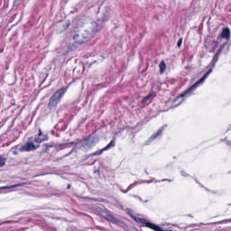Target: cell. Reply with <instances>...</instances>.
<instances>
[{
    "instance_id": "1",
    "label": "cell",
    "mask_w": 231,
    "mask_h": 231,
    "mask_svg": "<svg viewBox=\"0 0 231 231\" xmlns=\"http://www.w3.org/2000/svg\"><path fill=\"white\" fill-rule=\"evenodd\" d=\"M98 30V25L90 17L81 19L75 28L73 40L79 44H82L90 40Z\"/></svg>"
},
{
    "instance_id": "2",
    "label": "cell",
    "mask_w": 231,
    "mask_h": 231,
    "mask_svg": "<svg viewBox=\"0 0 231 231\" xmlns=\"http://www.w3.org/2000/svg\"><path fill=\"white\" fill-rule=\"evenodd\" d=\"M64 93H65V88H62L61 90H58L57 92L51 97V98H50V100L49 104H48L50 108L54 107L56 104L59 103V101L61 100V98L63 97Z\"/></svg>"
},
{
    "instance_id": "3",
    "label": "cell",
    "mask_w": 231,
    "mask_h": 231,
    "mask_svg": "<svg viewBox=\"0 0 231 231\" xmlns=\"http://www.w3.org/2000/svg\"><path fill=\"white\" fill-rule=\"evenodd\" d=\"M36 148H37V146H36L33 142H29L27 143L25 146H23L21 148V151H30L35 150Z\"/></svg>"
},
{
    "instance_id": "4",
    "label": "cell",
    "mask_w": 231,
    "mask_h": 231,
    "mask_svg": "<svg viewBox=\"0 0 231 231\" xmlns=\"http://www.w3.org/2000/svg\"><path fill=\"white\" fill-rule=\"evenodd\" d=\"M209 73H210V71H209V72H207V73H206V74H205V75H204V76H203V77H202V78H201V79H200V80H199V81H197V83H195V85H193V86H192V87H191V88H190V89H189V90H188V91H186V92H184V94H182V95H181V96H184V95H185V94H188V93H189V92H191V91L192 90H193V89H194V88H195V87H197V85H199V83H201L202 82V81H204V79H205V78H206V77L207 76V75H208V74H209Z\"/></svg>"
},
{
    "instance_id": "5",
    "label": "cell",
    "mask_w": 231,
    "mask_h": 231,
    "mask_svg": "<svg viewBox=\"0 0 231 231\" xmlns=\"http://www.w3.org/2000/svg\"><path fill=\"white\" fill-rule=\"evenodd\" d=\"M100 213H101V214H102V216L104 217V218H105L106 219H107V220H110V221H111L112 222L114 223V224H119V223H117V221H118V220H117V219H115L114 218H113V217L111 216V215H110V214H108V213H106V212H104V211L103 210H102V212H100Z\"/></svg>"
},
{
    "instance_id": "6",
    "label": "cell",
    "mask_w": 231,
    "mask_h": 231,
    "mask_svg": "<svg viewBox=\"0 0 231 231\" xmlns=\"http://www.w3.org/2000/svg\"><path fill=\"white\" fill-rule=\"evenodd\" d=\"M222 37L225 39L228 38L230 37V31L228 29H224L222 33Z\"/></svg>"
},
{
    "instance_id": "7",
    "label": "cell",
    "mask_w": 231,
    "mask_h": 231,
    "mask_svg": "<svg viewBox=\"0 0 231 231\" xmlns=\"http://www.w3.org/2000/svg\"><path fill=\"white\" fill-rule=\"evenodd\" d=\"M159 67H160V71H161V73H163L165 71V69H166V64L164 61H162L160 65H159Z\"/></svg>"
},
{
    "instance_id": "8",
    "label": "cell",
    "mask_w": 231,
    "mask_h": 231,
    "mask_svg": "<svg viewBox=\"0 0 231 231\" xmlns=\"http://www.w3.org/2000/svg\"><path fill=\"white\" fill-rule=\"evenodd\" d=\"M1 166H3V164H4V159H3V157H1Z\"/></svg>"
},
{
    "instance_id": "9",
    "label": "cell",
    "mask_w": 231,
    "mask_h": 231,
    "mask_svg": "<svg viewBox=\"0 0 231 231\" xmlns=\"http://www.w3.org/2000/svg\"><path fill=\"white\" fill-rule=\"evenodd\" d=\"M181 42H182V39H180L179 42H178V46H180V45H181Z\"/></svg>"
}]
</instances>
